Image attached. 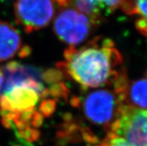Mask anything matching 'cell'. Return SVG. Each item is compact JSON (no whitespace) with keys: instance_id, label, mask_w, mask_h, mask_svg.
<instances>
[{"instance_id":"cell-1","label":"cell","mask_w":147,"mask_h":146,"mask_svg":"<svg viewBox=\"0 0 147 146\" xmlns=\"http://www.w3.org/2000/svg\"><path fill=\"white\" fill-rule=\"evenodd\" d=\"M4 82L0 91V113L2 123L12 128L19 137L32 142L37 139V129L44 116L54 111L55 100L67 93L60 83L48 88L47 83L61 80L59 70L47 72L10 62L3 69Z\"/></svg>"},{"instance_id":"cell-2","label":"cell","mask_w":147,"mask_h":146,"mask_svg":"<svg viewBox=\"0 0 147 146\" xmlns=\"http://www.w3.org/2000/svg\"><path fill=\"white\" fill-rule=\"evenodd\" d=\"M63 57L58 70L84 89L111 85L119 78L117 68L122 63V56L108 38L96 37L79 48L69 47Z\"/></svg>"},{"instance_id":"cell-3","label":"cell","mask_w":147,"mask_h":146,"mask_svg":"<svg viewBox=\"0 0 147 146\" xmlns=\"http://www.w3.org/2000/svg\"><path fill=\"white\" fill-rule=\"evenodd\" d=\"M125 83V77L120 75L113 83V89H98L86 95L81 103L85 118L96 125L110 130L124 104Z\"/></svg>"},{"instance_id":"cell-4","label":"cell","mask_w":147,"mask_h":146,"mask_svg":"<svg viewBox=\"0 0 147 146\" xmlns=\"http://www.w3.org/2000/svg\"><path fill=\"white\" fill-rule=\"evenodd\" d=\"M108 131L123 138L130 146H147V110L123 104Z\"/></svg>"},{"instance_id":"cell-5","label":"cell","mask_w":147,"mask_h":146,"mask_svg":"<svg viewBox=\"0 0 147 146\" xmlns=\"http://www.w3.org/2000/svg\"><path fill=\"white\" fill-rule=\"evenodd\" d=\"M95 26L96 24L87 15L74 8L66 7L56 17L54 31L61 42L69 47H76L89 37Z\"/></svg>"},{"instance_id":"cell-6","label":"cell","mask_w":147,"mask_h":146,"mask_svg":"<svg viewBox=\"0 0 147 146\" xmlns=\"http://www.w3.org/2000/svg\"><path fill=\"white\" fill-rule=\"evenodd\" d=\"M56 0H17L14 13L17 21L27 33L47 27L55 16Z\"/></svg>"},{"instance_id":"cell-7","label":"cell","mask_w":147,"mask_h":146,"mask_svg":"<svg viewBox=\"0 0 147 146\" xmlns=\"http://www.w3.org/2000/svg\"><path fill=\"white\" fill-rule=\"evenodd\" d=\"M29 53L30 48L23 45L18 30L9 22L0 20V62Z\"/></svg>"},{"instance_id":"cell-8","label":"cell","mask_w":147,"mask_h":146,"mask_svg":"<svg viewBox=\"0 0 147 146\" xmlns=\"http://www.w3.org/2000/svg\"><path fill=\"white\" fill-rule=\"evenodd\" d=\"M124 0H74L76 10L87 15L96 24L105 15L120 7Z\"/></svg>"},{"instance_id":"cell-9","label":"cell","mask_w":147,"mask_h":146,"mask_svg":"<svg viewBox=\"0 0 147 146\" xmlns=\"http://www.w3.org/2000/svg\"><path fill=\"white\" fill-rule=\"evenodd\" d=\"M124 96L125 100L131 103L129 105L147 110V78L133 81L130 84L126 82Z\"/></svg>"},{"instance_id":"cell-10","label":"cell","mask_w":147,"mask_h":146,"mask_svg":"<svg viewBox=\"0 0 147 146\" xmlns=\"http://www.w3.org/2000/svg\"><path fill=\"white\" fill-rule=\"evenodd\" d=\"M122 6L125 12L136 17V28L147 37V0H124Z\"/></svg>"},{"instance_id":"cell-11","label":"cell","mask_w":147,"mask_h":146,"mask_svg":"<svg viewBox=\"0 0 147 146\" xmlns=\"http://www.w3.org/2000/svg\"><path fill=\"white\" fill-rule=\"evenodd\" d=\"M4 82V72L3 69L0 68V91L2 89V85H3Z\"/></svg>"},{"instance_id":"cell-12","label":"cell","mask_w":147,"mask_h":146,"mask_svg":"<svg viewBox=\"0 0 147 146\" xmlns=\"http://www.w3.org/2000/svg\"><path fill=\"white\" fill-rule=\"evenodd\" d=\"M0 1H5V0H0Z\"/></svg>"}]
</instances>
